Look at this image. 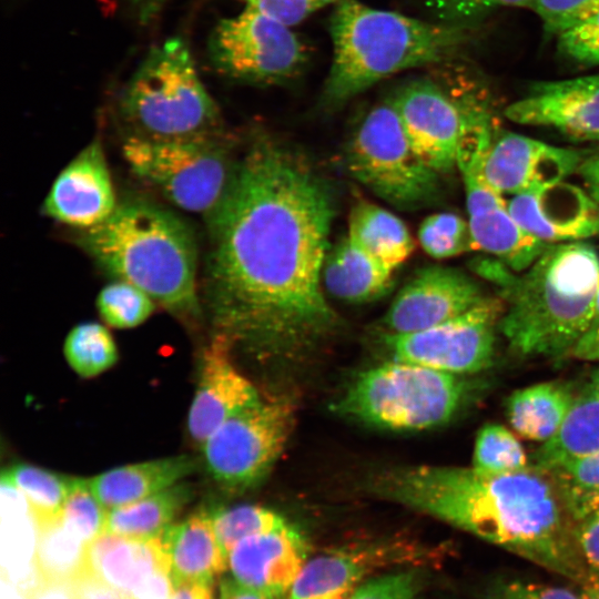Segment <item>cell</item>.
<instances>
[{
  "instance_id": "cell-41",
  "label": "cell",
  "mask_w": 599,
  "mask_h": 599,
  "mask_svg": "<svg viewBox=\"0 0 599 599\" xmlns=\"http://www.w3.org/2000/svg\"><path fill=\"white\" fill-rule=\"evenodd\" d=\"M559 52L583 65L599 64V11L557 34Z\"/></svg>"
},
{
  "instance_id": "cell-14",
  "label": "cell",
  "mask_w": 599,
  "mask_h": 599,
  "mask_svg": "<svg viewBox=\"0 0 599 599\" xmlns=\"http://www.w3.org/2000/svg\"><path fill=\"white\" fill-rule=\"evenodd\" d=\"M437 552L400 537L338 547L308 559L286 599H344L367 577L386 568H425Z\"/></svg>"
},
{
  "instance_id": "cell-50",
  "label": "cell",
  "mask_w": 599,
  "mask_h": 599,
  "mask_svg": "<svg viewBox=\"0 0 599 599\" xmlns=\"http://www.w3.org/2000/svg\"><path fill=\"white\" fill-rule=\"evenodd\" d=\"M213 585L202 581L174 583L170 599H214Z\"/></svg>"
},
{
  "instance_id": "cell-18",
  "label": "cell",
  "mask_w": 599,
  "mask_h": 599,
  "mask_svg": "<svg viewBox=\"0 0 599 599\" xmlns=\"http://www.w3.org/2000/svg\"><path fill=\"white\" fill-rule=\"evenodd\" d=\"M512 122L555 129L577 141H599V74L534 83L505 109Z\"/></svg>"
},
{
  "instance_id": "cell-15",
  "label": "cell",
  "mask_w": 599,
  "mask_h": 599,
  "mask_svg": "<svg viewBox=\"0 0 599 599\" xmlns=\"http://www.w3.org/2000/svg\"><path fill=\"white\" fill-rule=\"evenodd\" d=\"M481 149L465 150L457 163L465 187L470 231L477 250L520 273L551 244L536 238L514 219L502 194L491 187L481 173Z\"/></svg>"
},
{
  "instance_id": "cell-44",
  "label": "cell",
  "mask_w": 599,
  "mask_h": 599,
  "mask_svg": "<svg viewBox=\"0 0 599 599\" xmlns=\"http://www.w3.org/2000/svg\"><path fill=\"white\" fill-rule=\"evenodd\" d=\"M531 9L545 30L557 34L573 23L599 11V0H534Z\"/></svg>"
},
{
  "instance_id": "cell-22",
  "label": "cell",
  "mask_w": 599,
  "mask_h": 599,
  "mask_svg": "<svg viewBox=\"0 0 599 599\" xmlns=\"http://www.w3.org/2000/svg\"><path fill=\"white\" fill-rule=\"evenodd\" d=\"M514 219L547 244L599 236V204L582 189L559 182L507 201Z\"/></svg>"
},
{
  "instance_id": "cell-43",
  "label": "cell",
  "mask_w": 599,
  "mask_h": 599,
  "mask_svg": "<svg viewBox=\"0 0 599 599\" xmlns=\"http://www.w3.org/2000/svg\"><path fill=\"white\" fill-rule=\"evenodd\" d=\"M440 22L465 24L506 7L531 8L534 0H420Z\"/></svg>"
},
{
  "instance_id": "cell-2",
  "label": "cell",
  "mask_w": 599,
  "mask_h": 599,
  "mask_svg": "<svg viewBox=\"0 0 599 599\" xmlns=\"http://www.w3.org/2000/svg\"><path fill=\"white\" fill-rule=\"evenodd\" d=\"M368 490L467 531L579 585L589 576L575 521L550 474L535 465L507 474L414 465L382 470Z\"/></svg>"
},
{
  "instance_id": "cell-19",
  "label": "cell",
  "mask_w": 599,
  "mask_h": 599,
  "mask_svg": "<svg viewBox=\"0 0 599 599\" xmlns=\"http://www.w3.org/2000/svg\"><path fill=\"white\" fill-rule=\"evenodd\" d=\"M231 345L216 334L201 356L187 416L189 435L199 448L226 420L262 399L256 387L232 362Z\"/></svg>"
},
{
  "instance_id": "cell-32",
  "label": "cell",
  "mask_w": 599,
  "mask_h": 599,
  "mask_svg": "<svg viewBox=\"0 0 599 599\" xmlns=\"http://www.w3.org/2000/svg\"><path fill=\"white\" fill-rule=\"evenodd\" d=\"M28 502L34 522L61 515L73 477L30 464H14L2 471Z\"/></svg>"
},
{
  "instance_id": "cell-51",
  "label": "cell",
  "mask_w": 599,
  "mask_h": 599,
  "mask_svg": "<svg viewBox=\"0 0 599 599\" xmlns=\"http://www.w3.org/2000/svg\"><path fill=\"white\" fill-rule=\"evenodd\" d=\"M219 599H267L262 593L240 583L232 576L225 577L219 583Z\"/></svg>"
},
{
  "instance_id": "cell-31",
  "label": "cell",
  "mask_w": 599,
  "mask_h": 599,
  "mask_svg": "<svg viewBox=\"0 0 599 599\" xmlns=\"http://www.w3.org/2000/svg\"><path fill=\"white\" fill-rule=\"evenodd\" d=\"M33 568L37 581L70 583L85 571L88 545L57 518L34 522Z\"/></svg>"
},
{
  "instance_id": "cell-25",
  "label": "cell",
  "mask_w": 599,
  "mask_h": 599,
  "mask_svg": "<svg viewBox=\"0 0 599 599\" xmlns=\"http://www.w3.org/2000/svg\"><path fill=\"white\" fill-rule=\"evenodd\" d=\"M192 456H171L110 469L89 479L90 488L110 510L138 501L179 484L194 473Z\"/></svg>"
},
{
  "instance_id": "cell-35",
  "label": "cell",
  "mask_w": 599,
  "mask_h": 599,
  "mask_svg": "<svg viewBox=\"0 0 599 599\" xmlns=\"http://www.w3.org/2000/svg\"><path fill=\"white\" fill-rule=\"evenodd\" d=\"M206 510L226 556L241 540L290 524L278 512L257 505L217 506Z\"/></svg>"
},
{
  "instance_id": "cell-28",
  "label": "cell",
  "mask_w": 599,
  "mask_h": 599,
  "mask_svg": "<svg viewBox=\"0 0 599 599\" xmlns=\"http://www.w3.org/2000/svg\"><path fill=\"white\" fill-rule=\"evenodd\" d=\"M599 451V395L589 382L579 393L557 433L536 450L535 466L548 470Z\"/></svg>"
},
{
  "instance_id": "cell-40",
  "label": "cell",
  "mask_w": 599,
  "mask_h": 599,
  "mask_svg": "<svg viewBox=\"0 0 599 599\" xmlns=\"http://www.w3.org/2000/svg\"><path fill=\"white\" fill-rule=\"evenodd\" d=\"M424 577L423 568H400L365 580L344 599H419Z\"/></svg>"
},
{
  "instance_id": "cell-12",
  "label": "cell",
  "mask_w": 599,
  "mask_h": 599,
  "mask_svg": "<svg viewBox=\"0 0 599 599\" xmlns=\"http://www.w3.org/2000/svg\"><path fill=\"white\" fill-rule=\"evenodd\" d=\"M209 53L220 73L254 84L290 80L307 61V50L291 27L248 7L215 26Z\"/></svg>"
},
{
  "instance_id": "cell-10",
  "label": "cell",
  "mask_w": 599,
  "mask_h": 599,
  "mask_svg": "<svg viewBox=\"0 0 599 599\" xmlns=\"http://www.w3.org/2000/svg\"><path fill=\"white\" fill-rule=\"evenodd\" d=\"M352 175L398 209L435 200L439 174L412 149L392 99L374 105L357 125L346 149Z\"/></svg>"
},
{
  "instance_id": "cell-29",
  "label": "cell",
  "mask_w": 599,
  "mask_h": 599,
  "mask_svg": "<svg viewBox=\"0 0 599 599\" xmlns=\"http://www.w3.org/2000/svg\"><path fill=\"white\" fill-rule=\"evenodd\" d=\"M347 237L394 271L414 251V241L406 224L390 211L368 201L353 206Z\"/></svg>"
},
{
  "instance_id": "cell-16",
  "label": "cell",
  "mask_w": 599,
  "mask_h": 599,
  "mask_svg": "<svg viewBox=\"0 0 599 599\" xmlns=\"http://www.w3.org/2000/svg\"><path fill=\"white\" fill-rule=\"evenodd\" d=\"M586 152L495 128L480 155V170L497 192L518 195L562 182L576 173Z\"/></svg>"
},
{
  "instance_id": "cell-55",
  "label": "cell",
  "mask_w": 599,
  "mask_h": 599,
  "mask_svg": "<svg viewBox=\"0 0 599 599\" xmlns=\"http://www.w3.org/2000/svg\"><path fill=\"white\" fill-rule=\"evenodd\" d=\"M590 383L599 395V367L593 372Z\"/></svg>"
},
{
  "instance_id": "cell-54",
  "label": "cell",
  "mask_w": 599,
  "mask_h": 599,
  "mask_svg": "<svg viewBox=\"0 0 599 599\" xmlns=\"http://www.w3.org/2000/svg\"><path fill=\"white\" fill-rule=\"evenodd\" d=\"M591 324L599 326V284H598L597 294L595 298L593 315H592Z\"/></svg>"
},
{
  "instance_id": "cell-5",
  "label": "cell",
  "mask_w": 599,
  "mask_h": 599,
  "mask_svg": "<svg viewBox=\"0 0 599 599\" xmlns=\"http://www.w3.org/2000/svg\"><path fill=\"white\" fill-rule=\"evenodd\" d=\"M79 242L108 274L138 286L166 311L186 318L200 315L195 238L172 212L124 202L104 222L83 230Z\"/></svg>"
},
{
  "instance_id": "cell-7",
  "label": "cell",
  "mask_w": 599,
  "mask_h": 599,
  "mask_svg": "<svg viewBox=\"0 0 599 599\" xmlns=\"http://www.w3.org/2000/svg\"><path fill=\"white\" fill-rule=\"evenodd\" d=\"M119 110L132 134L146 138L212 135L220 126L217 105L179 38L150 50L125 83Z\"/></svg>"
},
{
  "instance_id": "cell-26",
  "label": "cell",
  "mask_w": 599,
  "mask_h": 599,
  "mask_svg": "<svg viewBox=\"0 0 599 599\" xmlns=\"http://www.w3.org/2000/svg\"><path fill=\"white\" fill-rule=\"evenodd\" d=\"M394 272L346 236L328 251L322 281L334 297L366 303L390 290Z\"/></svg>"
},
{
  "instance_id": "cell-13",
  "label": "cell",
  "mask_w": 599,
  "mask_h": 599,
  "mask_svg": "<svg viewBox=\"0 0 599 599\" xmlns=\"http://www.w3.org/2000/svg\"><path fill=\"white\" fill-rule=\"evenodd\" d=\"M504 311L505 303L498 295L487 296L461 315L430 328L406 334L382 332L380 344L390 361L456 375L479 373L494 364L496 332Z\"/></svg>"
},
{
  "instance_id": "cell-38",
  "label": "cell",
  "mask_w": 599,
  "mask_h": 599,
  "mask_svg": "<svg viewBox=\"0 0 599 599\" xmlns=\"http://www.w3.org/2000/svg\"><path fill=\"white\" fill-rule=\"evenodd\" d=\"M418 241L423 250L437 260L477 250L469 223L453 212L435 213L422 222Z\"/></svg>"
},
{
  "instance_id": "cell-33",
  "label": "cell",
  "mask_w": 599,
  "mask_h": 599,
  "mask_svg": "<svg viewBox=\"0 0 599 599\" xmlns=\"http://www.w3.org/2000/svg\"><path fill=\"white\" fill-rule=\"evenodd\" d=\"M547 471L575 522L599 508V451Z\"/></svg>"
},
{
  "instance_id": "cell-6",
  "label": "cell",
  "mask_w": 599,
  "mask_h": 599,
  "mask_svg": "<svg viewBox=\"0 0 599 599\" xmlns=\"http://www.w3.org/2000/svg\"><path fill=\"white\" fill-rule=\"evenodd\" d=\"M471 390L463 375L389 359L357 374L334 409L373 427L418 432L449 423Z\"/></svg>"
},
{
  "instance_id": "cell-21",
  "label": "cell",
  "mask_w": 599,
  "mask_h": 599,
  "mask_svg": "<svg viewBox=\"0 0 599 599\" xmlns=\"http://www.w3.org/2000/svg\"><path fill=\"white\" fill-rule=\"evenodd\" d=\"M116 206L103 148L94 140L57 176L43 210L58 222L88 230L104 222Z\"/></svg>"
},
{
  "instance_id": "cell-3",
  "label": "cell",
  "mask_w": 599,
  "mask_h": 599,
  "mask_svg": "<svg viewBox=\"0 0 599 599\" xmlns=\"http://www.w3.org/2000/svg\"><path fill=\"white\" fill-rule=\"evenodd\" d=\"M496 285L505 303L498 331L519 356L561 358L586 332L599 284V255L588 243L551 244L521 274Z\"/></svg>"
},
{
  "instance_id": "cell-11",
  "label": "cell",
  "mask_w": 599,
  "mask_h": 599,
  "mask_svg": "<svg viewBox=\"0 0 599 599\" xmlns=\"http://www.w3.org/2000/svg\"><path fill=\"white\" fill-rule=\"evenodd\" d=\"M293 422V406L283 398H262L226 420L201 446L213 481L231 495L255 488L281 456Z\"/></svg>"
},
{
  "instance_id": "cell-39",
  "label": "cell",
  "mask_w": 599,
  "mask_h": 599,
  "mask_svg": "<svg viewBox=\"0 0 599 599\" xmlns=\"http://www.w3.org/2000/svg\"><path fill=\"white\" fill-rule=\"evenodd\" d=\"M108 509L93 495L89 479L73 477L61 520L87 545L105 532Z\"/></svg>"
},
{
  "instance_id": "cell-20",
  "label": "cell",
  "mask_w": 599,
  "mask_h": 599,
  "mask_svg": "<svg viewBox=\"0 0 599 599\" xmlns=\"http://www.w3.org/2000/svg\"><path fill=\"white\" fill-rule=\"evenodd\" d=\"M308 544L293 524L247 537L227 554V569L240 583L267 599L287 596L308 560Z\"/></svg>"
},
{
  "instance_id": "cell-1",
  "label": "cell",
  "mask_w": 599,
  "mask_h": 599,
  "mask_svg": "<svg viewBox=\"0 0 599 599\" xmlns=\"http://www.w3.org/2000/svg\"><path fill=\"white\" fill-rule=\"evenodd\" d=\"M335 202L297 153L255 140L207 214L204 295L217 335L292 359L337 328L322 290Z\"/></svg>"
},
{
  "instance_id": "cell-24",
  "label": "cell",
  "mask_w": 599,
  "mask_h": 599,
  "mask_svg": "<svg viewBox=\"0 0 599 599\" xmlns=\"http://www.w3.org/2000/svg\"><path fill=\"white\" fill-rule=\"evenodd\" d=\"M160 538L173 585L185 581L214 583L227 569V556L206 509L172 524Z\"/></svg>"
},
{
  "instance_id": "cell-42",
  "label": "cell",
  "mask_w": 599,
  "mask_h": 599,
  "mask_svg": "<svg viewBox=\"0 0 599 599\" xmlns=\"http://www.w3.org/2000/svg\"><path fill=\"white\" fill-rule=\"evenodd\" d=\"M483 599H580V596L567 587L516 577H495L485 586Z\"/></svg>"
},
{
  "instance_id": "cell-17",
  "label": "cell",
  "mask_w": 599,
  "mask_h": 599,
  "mask_svg": "<svg viewBox=\"0 0 599 599\" xmlns=\"http://www.w3.org/2000/svg\"><path fill=\"white\" fill-rule=\"evenodd\" d=\"M486 297L480 284L457 268L424 267L393 300L383 318V332L424 331L461 315Z\"/></svg>"
},
{
  "instance_id": "cell-8",
  "label": "cell",
  "mask_w": 599,
  "mask_h": 599,
  "mask_svg": "<svg viewBox=\"0 0 599 599\" xmlns=\"http://www.w3.org/2000/svg\"><path fill=\"white\" fill-rule=\"evenodd\" d=\"M448 62L432 65L392 98L412 149L439 175L457 169L467 141L495 128L487 106Z\"/></svg>"
},
{
  "instance_id": "cell-45",
  "label": "cell",
  "mask_w": 599,
  "mask_h": 599,
  "mask_svg": "<svg viewBox=\"0 0 599 599\" xmlns=\"http://www.w3.org/2000/svg\"><path fill=\"white\" fill-rule=\"evenodd\" d=\"M245 7L252 8L288 27H293L314 12L335 6L342 0H243Z\"/></svg>"
},
{
  "instance_id": "cell-48",
  "label": "cell",
  "mask_w": 599,
  "mask_h": 599,
  "mask_svg": "<svg viewBox=\"0 0 599 599\" xmlns=\"http://www.w3.org/2000/svg\"><path fill=\"white\" fill-rule=\"evenodd\" d=\"M576 173L580 176L585 191L599 204V145L587 150Z\"/></svg>"
},
{
  "instance_id": "cell-36",
  "label": "cell",
  "mask_w": 599,
  "mask_h": 599,
  "mask_svg": "<svg viewBox=\"0 0 599 599\" xmlns=\"http://www.w3.org/2000/svg\"><path fill=\"white\" fill-rule=\"evenodd\" d=\"M528 459L520 441L506 427L486 424L477 434L473 468L485 474H507L527 468Z\"/></svg>"
},
{
  "instance_id": "cell-46",
  "label": "cell",
  "mask_w": 599,
  "mask_h": 599,
  "mask_svg": "<svg viewBox=\"0 0 599 599\" xmlns=\"http://www.w3.org/2000/svg\"><path fill=\"white\" fill-rule=\"evenodd\" d=\"M573 536L589 579H599V508L575 522Z\"/></svg>"
},
{
  "instance_id": "cell-53",
  "label": "cell",
  "mask_w": 599,
  "mask_h": 599,
  "mask_svg": "<svg viewBox=\"0 0 599 599\" xmlns=\"http://www.w3.org/2000/svg\"><path fill=\"white\" fill-rule=\"evenodd\" d=\"M580 586L578 591L580 599H599V579L589 580Z\"/></svg>"
},
{
  "instance_id": "cell-23",
  "label": "cell",
  "mask_w": 599,
  "mask_h": 599,
  "mask_svg": "<svg viewBox=\"0 0 599 599\" xmlns=\"http://www.w3.org/2000/svg\"><path fill=\"white\" fill-rule=\"evenodd\" d=\"M161 570L170 571L161 538L140 539L103 532L87 547L85 571L129 598Z\"/></svg>"
},
{
  "instance_id": "cell-56",
  "label": "cell",
  "mask_w": 599,
  "mask_h": 599,
  "mask_svg": "<svg viewBox=\"0 0 599 599\" xmlns=\"http://www.w3.org/2000/svg\"><path fill=\"white\" fill-rule=\"evenodd\" d=\"M155 1H158V0H155Z\"/></svg>"
},
{
  "instance_id": "cell-37",
  "label": "cell",
  "mask_w": 599,
  "mask_h": 599,
  "mask_svg": "<svg viewBox=\"0 0 599 599\" xmlns=\"http://www.w3.org/2000/svg\"><path fill=\"white\" fill-rule=\"evenodd\" d=\"M100 316L111 327L132 328L145 322L154 311V301L141 288L115 280L99 293Z\"/></svg>"
},
{
  "instance_id": "cell-49",
  "label": "cell",
  "mask_w": 599,
  "mask_h": 599,
  "mask_svg": "<svg viewBox=\"0 0 599 599\" xmlns=\"http://www.w3.org/2000/svg\"><path fill=\"white\" fill-rule=\"evenodd\" d=\"M570 355L586 361H599V326L591 324L577 341Z\"/></svg>"
},
{
  "instance_id": "cell-34",
  "label": "cell",
  "mask_w": 599,
  "mask_h": 599,
  "mask_svg": "<svg viewBox=\"0 0 599 599\" xmlns=\"http://www.w3.org/2000/svg\"><path fill=\"white\" fill-rule=\"evenodd\" d=\"M63 353L70 367L84 378L102 374L118 361L112 335L106 327L94 322L74 326L65 337Z\"/></svg>"
},
{
  "instance_id": "cell-9",
  "label": "cell",
  "mask_w": 599,
  "mask_h": 599,
  "mask_svg": "<svg viewBox=\"0 0 599 599\" xmlns=\"http://www.w3.org/2000/svg\"><path fill=\"white\" fill-rule=\"evenodd\" d=\"M123 154L135 175L176 206L206 215L224 197L236 165L216 134L176 139L131 134Z\"/></svg>"
},
{
  "instance_id": "cell-4",
  "label": "cell",
  "mask_w": 599,
  "mask_h": 599,
  "mask_svg": "<svg viewBox=\"0 0 599 599\" xmlns=\"http://www.w3.org/2000/svg\"><path fill=\"white\" fill-rule=\"evenodd\" d=\"M329 32L333 59L322 94L327 106L398 72L450 61L469 35L465 24L420 20L358 0L334 6Z\"/></svg>"
},
{
  "instance_id": "cell-27",
  "label": "cell",
  "mask_w": 599,
  "mask_h": 599,
  "mask_svg": "<svg viewBox=\"0 0 599 599\" xmlns=\"http://www.w3.org/2000/svg\"><path fill=\"white\" fill-rule=\"evenodd\" d=\"M576 393L569 383L547 382L514 392L506 402L511 427L524 438L546 441L561 426Z\"/></svg>"
},
{
  "instance_id": "cell-30",
  "label": "cell",
  "mask_w": 599,
  "mask_h": 599,
  "mask_svg": "<svg viewBox=\"0 0 599 599\" xmlns=\"http://www.w3.org/2000/svg\"><path fill=\"white\" fill-rule=\"evenodd\" d=\"M193 488L179 483L160 493L108 511L105 532L131 538H160L192 499Z\"/></svg>"
},
{
  "instance_id": "cell-52",
  "label": "cell",
  "mask_w": 599,
  "mask_h": 599,
  "mask_svg": "<svg viewBox=\"0 0 599 599\" xmlns=\"http://www.w3.org/2000/svg\"><path fill=\"white\" fill-rule=\"evenodd\" d=\"M26 599H74L69 583L37 582L27 590Z\"/></svg>"
},
{
  "instance_id": "cell-47",
  "label": "cell",
  "mask_w": 599,
  "mask_h": 599,
  "mask_svg": "<svg viewBox=\"0 0 599 599\" xmlns=\"http://www.w3.org/2000/svg\"><path fill=\"white\" fill-rule=\"evenodd\" d=\"M69 586L74 599H130L88 571L78 576Z\"/></svg>"
}]
</instances>
